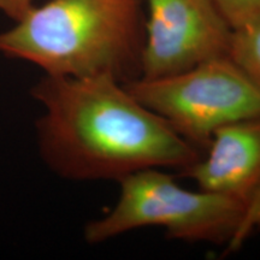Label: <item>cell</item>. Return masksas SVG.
Listing matches in <instances>:
<instances>
[{
  "label": "cell",
  "instance_id": "7",
  "mask_svg": "<svg viewBox=\"0 0 260 260\" xmlns=\"http://www.w3.org/2000/svg\"><path fill=\"white\" fill-rule=\"evenodd\" d=\"M229 57L260 87V19L234 29Z\"/></svg>",
  "mask_w": 260,
  "mask_h": 260
},
{
  "label": "cell",
  "instance_id": "9",
  "mask_svg": "<svg viewBox=\"0 0 260 260\" xmlns=\"http://www.w3.org/2000/svg\"><path fill=\"white\" fill-rule=\"evenodd\" d=\"M258 230H260V189L247 207L245 216H243L235 236L226 245V253L236 252L237 249L241 248L243 243L251 237L252 234Z\"/></svg>",
  "mask_w": 260,
  "mask_h": 260
},
{
  "label": "cell",
  "instance_id": "5",
  "mask_svg": "<svg viewBox=\"0 0 260 260\" xmlns=\"http://www.w3.org/2000/svg\"><path fill=\"white\" fill-rule=\"evenodd\" d=\"M141 74L155 79L229 56L233 29L212 0H145Z\"/></svg>",
  "mask_w": 260,
  "mask_h": 260
},
{
  "label": "cell",
  "instance_id": "3",
  "mask_svg": "<svg viewBox=\"0 0 260 260\" xmlns=\"http://www.w3.org/2000/svg\"><path fill=\"white\" fill-rule=\"evenodd\" d=\"M115 207L84 229L89 243H102L145 226H160L188 242L232 241L245 216L241 201L199 189L188 190L161 169L136 171L119 180Z\"/></svg>",
  "mask_w": 260,
  "mask_h": 260
},
{
  "label": "cell",
  "instance_id": "4",
  "mask_svg": "<svg viewBox=\"0 0 260 260\" xmlns=\"http://www.w3.org/2000/svg\"><path fill=\"white\" fill-rule=\"evenodd\" d=\"M124 87L198 148L217 129L260 115V87L229 56L168 76L136 77Z\"/></svg>",
  "mask_w": 260,
  "mask_h": 260
},
{
  "label": "cell",
  "instance_id": "2",
  "mask_svg": "<svg viewBox=\"0 0 260 260\" xmlns=\"http://www.w3.org/2000/svg\"><path fill=\"white\" fill-rule=\"evenodd\" d=\"M145 23V0H50L0 32V53L47 75L126 82L141 74Z\"/></svg>",
  "mask_w": 260,
  "mask_h": 260
},
{
  "label": "cell",
  "instance_id": "8",
  "mask_svg": "<svg viewBox=\"0 0 260 260\" xmlns=\"http://www.w3.org/2000/svg\"><path fill=\"white\" fill-rule=\"evenodd\" d=\"M232 29H239L260 19V0H212Z\"/></svg>",
  "mask_w": 260,
  "mask_h": 260
},
{
  "label": "cell",
  "instance_id": "6",
  "mask_svg": "<svg viewBox=\"0 0 260 260\" xmlns=\"http://www.w3.org/2000/svg\"><path fill=\"white\" fill-rule=\"evenodd\" d=\"M201 157L182 175L199 189L222 194L248 207L260 189V115L217 129Z\"/></svg>",
  "mask_w": 260,
  "mask_h": 260
},
{
  "label": "cell",
  "instance_id": "10",
  "mask_svg": "<svg viewBox=\"0 0 260 260\" xmlns=\"http://www.w3.org/2000/svg\"><path fill=\"white\" fill-rule=\"evenodd\" d=\"M34 6V0H0V11L15 22L21 19Z\"/></svg>",
  "mask_w": 260,
  "mask_h": 260
},
{
  "label": "cell",
  "instance_id": "1",
  "mask_svg": "<svg viewBox=\"0 0 260 260\" xmlns=\"http://www.w3.org/2000/svg\"><path fill=\"white\" fill-rule=\"evenodd\" d=\"M31 93L45 110L38 122L42 159L67 180L118 182L146 169L182 171L201 158L112 75L46 74Z\"/></svg>",
  "mask_w": 260,
  "mask_h": 260
}]
</instances>
